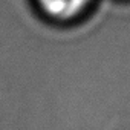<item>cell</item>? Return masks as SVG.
<instances>
[{
    "label": "cell",
    "mask_w": 130,
    "mask_h": 130,
    "mask_svg": "<svg viewBox=\"0 0 130 130\" xmlns=\"http://www.w3.org/2000/svg\"><path fill=\"white\" fill-rule=\"evenodd\" d=\"M100 0H32L37 12L57 25H72L84 20Z\"/></svg>",
    "instance_id": "obj_1"
}]
</instances>
